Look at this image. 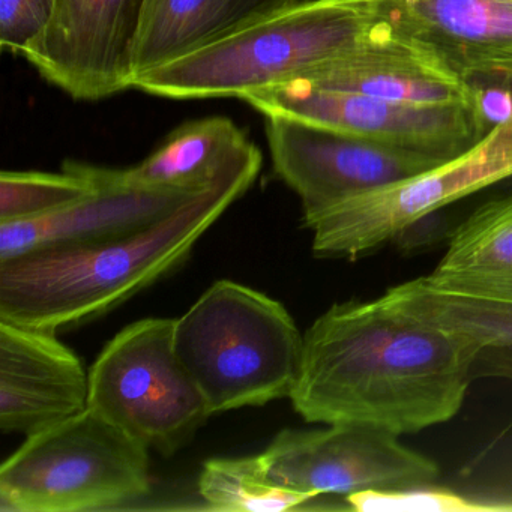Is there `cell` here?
<instances>
[{
	"label": "cell",
	"mask_w": 512,
	"mask_h": 512,
	"mask_svg": "<svg viewBox=\"0 0 512 512\" xmlns=\"http://www.w3.org/2000/svg\"><path fill=\"white\" fill-rule=\"evenodd\" d=\"M479 350L382 298L341 302L305 332L289 398L310 424L418 433L460 412Z\"/></svg>",
	"instance_id": "obj_1"
},
{
	"label": "cell",
	"mask_w": 512,
	"mask_h": 512,
	"mask_svg": "<svg viewBox=\"0 0 512 512\" xmlns=\"http://www.w3.org/2000/svg\"><path fill=\"white\" fill-rule=\"evenodd\" d=\"M260 167L262 154L254 146L211 187L140 232L0 262V320L56 332L109 313L178 269L247 193Z\"/></svg>",
	"instance_id": "obj_2"
},
{
	"label": "cell",
	"mask_w": 512,
	"mask_h": 512,
	"mask_svg": "<svg viewBox=\"0 0 512 512\" xmlns=\"http://www.w3.org/2000/svg\"><path fill=\"white\" fill-rule=\"evenodd\" d=\"M383 25L373 0H302L136 77L133 88L173 100H242L353 52Z\"/></svg>",
	"instance_id": "obj_3"
},
{
	"label": "cell",
	"mask_w": 512,
	"mask_h": 512,
	"mask_svg": "<svg viewBox=\"0 0 512 512\" xmlns=\"http://www.w3.org/2000/svg\"><path fill=\"white\" fill-rule=\"evenodd\" d=\"M304 335L281 302L235 281L212 284L175 319V349L212 415L290 397Z\"/></svg>",
	"instance_id": "obj_4"
},
{
	"label": "cell",
	"mask_w": 512,
	"mask_h": 512,
	"mask_svg": "<svg viewBox=\"0 0 512 512\" xmlns=\"http://www.w3.org/2000/svg\"><path fill=\"white\" fill-rule=\"evenodd\" d=\"M149 449L91 407L26 437L0 467V511L112 508L151 490Z\"/></svg>",
	"instance_id": "obj_5"
},
{
	"label": "cell",
	"mask_w": 512,
	"mask_h": 512,
	"mask_svg": "<svg viewBox=\"0 0 512 512\" xmlns=\"http://www.w3.org/2000/svg\"><path fill=\"white\" fill-rule=\"evenodd\" d=\"M88 407L148 449L173 455L212 416L175 349V319L131 323L89 370Z\"/></svg>",
	"instance_id": "obj_6"
},
{
	"label": "cell",
	"mask_w": 512,
	"mask_h": 512,
	"mask_svg": "<svg viewBox=\"0 0 512 512\" xmlns=\"http://www.w3.org/2000/svg\"><path fill=\"white\" fill-rule=\"evenodd\" d=\"M512 176V119L466 154L418 175L304 214L319 259L370 256L422 217Z\"/></svg>",
	"instance_id": "obj_7"
},
{
	"label": "cell",
	"mask_w": 512,
	"mask_h": 512,
	"mask_svg": "<svg viewBox=\"0 0 512 512\" xmlns=\"http://www.w3.org/2000/svg\"><path fill=\"white\" fill-rule=\"evenodd\" d=\"M242 100L265 116L298 119L440 161L466 154L494 128L481 106L397 103L302 82L260 89Z\"/></svg>",
	"instance_id": "obj_8"
},
{
	"label": "cell",
	"mask_w": 512,
	"mask_h": 512,
	"mask_svg": "<svg viewBox=\"0 0 512 512\" xmlns=\"http://www.w3.org/2000/svg\"><path fill=\"white\" fill-rule=\"evenodd\" d=\"M259 457L272 481L317 496L401 490L440 476L436 461L407 448L397 434L367 425L286 428Z\"/></svg>",
	"instance_id": "obj_9"
},
{
	"label": "cell",
	"mask_w": 512,
	"mask_h": 512,
	"mask_svg": "<svg viewBox=\"0 0 512 512\" xmlns=\"http://www.w3.org/2000/svg\"><path fill=\"white\" fill-rule=\"evenodd\" d=\"M272 166L304 214L418 175L445 161L286 116H266Z\"/></svg>",
	"instance_id": "obj_10"
},
{
	"label": "cell",
	"mask_w": 512,
	"mask_h": 512,
	"mask_svg": "<svg viewBox=\"0 0 512 512\" xmlns=\"http://www.w3.org/2000/svg\"><path fill=\"white\" fill-rule=\"evenodd\" d=\"M146 0H55L44 34L23 53L44 79L77 100L133 88Z\"/></svg>",
	"instance_id": "obj_11"
},
{
	"label": "cell",
	"mask_w": 512,
	"mask_h": 512,
	"mask_svg": "<svg viewBox=\"0 0 512 512\" xmlns=\"http://www.w3.org/2000/svg\"><path fill=\"white\" fill-rule=\"evenodd\" d=\"M397 31L434 53L479 97L512 100V0H373Z\"/></svg>",
	"instance_id": "obj_12"
},
{
	"label": "cell",
	"mask_w": 512,
	"mask_h": 512,
	"mask_svg": "<svg viewBox=\"0 0 512 512\" xmlns=\"http://www.w3.org/2000/svg\"><path fill=\"white\" fill-rule=\"evenodd\" d=\"M89 373L55 332L0 320V430L26 437L88 407Z\"/></svg>",
	"instance_id": "obj_13"
},
{
	"label": "cell",
	"mask_w": 512,
	"mask_h": 512,
	"mask_svg": "<svg viewBox=\"0 0 512 512\" xmlns=\"http://www.w3.org/2000/svg\"><path fill=\"white\" fill-rule=\"evenodd\" d=\"M296 82L397 103L481 106L478 95L431 50L386 20L370 41Z\"/></svg>",
	"instance_id": "obj_14"
},
{
	"label": "cell",
	"mask_w": 512,
	"mask_h": 512,
	"mask_svg": "<svg viewBox=\"0 0 512 512\" xmlns=\"http://www.w3.org/2000/svg\"><path fill=\"white\" fill-rule=\"evenodd\" d=\"M97 190L82 202L38 220L0 223V262L29 251L92 244L140 232L163 220L200 191L127 185L119 170L86 164Z\"/></svg>",
	"instance_id": "obj_15"
},
{
	"label": "cell",
	"mask_w": 512,
	"mask_h": 512,
	"mask_svg": "<svg viewBox=\"0 0 512 512\" xmlns=\"http://www.w3.org/2000/svg\"><path fill=\"white\" fill-rule=\"evenodd\" d=\"M302 0H146L134 80Z\"/></svg>",
	"instance_id": "obj_16"
},
{
	"label": "cell",
	"mask_w": 512,
	"mask_h": 512,
	"mask_svg": "<svg viewBox=\"0 0 512 512\" xmlns=\"http://www.w3.org/2000/svg\"><path fill=\"white\" fill-rule=\"evenodd\" d=\"M254 146L235 122L224 116H211L173 131L145 161L119 170V178L139 188L205 190Z\"/></svg>",
	"instance_id": "obj_17"
},
{
	"label": "cell",
	"mask_w": 512,
	"mask_h": 512,
	"mask_svg": "<svg viewBox=\"0 0 512 512\" xmlns=\"http://www.w3.org/2000/svg\"><path fill=\"white\" fill-rule=\"evenodd\" d=\"M424 278L449 292L512 301V194L484 203L455 227Z\"/></svg>",
	"instance_id": "obj_18"
},
{
	"label": "cell",
	"mask_w": 512,
	"mask_h": 512,
	"mask_svg": "<svg viewBox=\"0 0 512 512\" xmlns=\"http://www.w3.org/2000/svg\"><path fill=\"white\" fill-rule=\"evenodd\" d=\"M380 298L412 316L457 332L479 347H512V301L449 292L424 277L389 287Z\"/></svg>",
	"instance_id": "obj_19"
},
{
	"label": "cell",
	"mask_w": 512,
	"mask_h": 512,
	"mask_svg": "<svg viewBox=\"0 0 512 512\" xmlns=\"http://www.w3.org/2000/svg\"><path fill=\"white\" fill-rule=\"evenodd\" d=\"M197 487L209 508L226 512L296 511L323 497L272 481L259 455L206 461Z\"/></svg>",
	"instance_id": "obj_20"
},
{
	"label": "cell",
	"mask_w": 512,
	"mask_h": 512,
	"mask_svg": "<svg viewBox=\"0 0 512 512\" xmlns=\"http://www.w3.org/2000/svg\"><path fill=\"white\" fill-rule=\"evenodd\" d=\"M97 190L86 164L67 163L64 173H0V223L38 220L82 202Z\"/></svg>",
	"instance_id": "obj_21"
},
{
	"label": "cell",
	"mask_w": 512,
	"mask_h": 512,
	"mask_svg": "<svg viewBox=\"0 0 512 512\" xmlns=\"http://www.w3.org/2000/svg\"><path fill=\"white\" fill-rule=\"evenodd\" d=\"M352 511L358 512H512V503L470 499L433 484L401 490H367L344 497Z\"/></svg>",
	"instance_id": "obj_22"
},
{
	"label": "cell",
	"mask_w": 512,
	"mask_h": 512,
	"mask_svg": "<svg viewBox=\"0 0 512 512\" xmlns=\"http://www.w3.org/2000/svg\"><path fill=\"white\" fill-rule=\"evenodd\" d=\"M55 0H0V44L23 53L44 34Z\"/></svg>",
	"instance_id": "obj_23"
},
{
	"label": "cell",
	"mask_w": 512,
	"mask_h": 512,
	"mask_svg": "<svg viewBox=\"0 0 512 512\" xmlns=\"http://www.w3.org/2000/svg\"><path fill=\"white\" fill-rule=\"evenodd\" d=\"M434 215L436 212L410 224L406 229L401 230L392 242H395L404 253H416L436 244L440 239L445 238L448 230L445 224H440L439 220H433Z\"/></svg>",
	"instance_id": "obj_24"
},
{
	"label": "cell",
	"mask_w": 512,
	"mask_h": 512,
	"mask_svg": "<svg viewBox=\"0 0 512 512\" xmlns=\"http://www.w3.org/2000/svg\"><path fill=\"white\" fill-rule=\"evenodd\" d=\"M473 380L500 377L512 380V347H482L473 362Z\"/></svg>",
	"instance_id": "obj_25"
}]
</instances>
